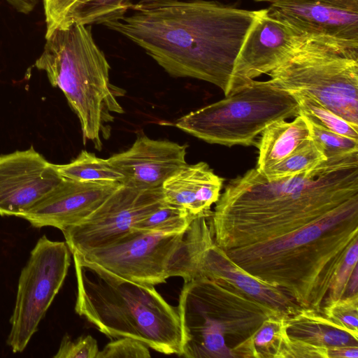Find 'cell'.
<instances>
[{
	"instance_id": "cell-1",
	"label": "cell",
	"mask_w": 358,
	"mask_h": 358,
	"mask_svg": "<svg viewBox=\"0 0 358 358\" xmlns=\"http://www.w3.org/2000/svg\"><path fill=\"white\" fill-rule=\"evenodd\" d=\"M210 225L237 266L300 306L318 307L358 248V152L273 181L250 169L226 185Z\"/></svg>"
},
{
	"instance_id": "cell-2",
	"label": "cell",
	"mask_w": 358,
	"mask_h": 358,
	"mask_svg": "<svg viewBox=\"0 0 358 358\" xmlns=\"http://www.w3.org/2000/svg\"><path fill=\"white\" fill-rule=\"evenodd\" d=\"M101 24L143 48L169 75L226 92L245 38L263 10L206 0H139Z\"/></svg>"
},
{
	"instance_id": "cell-3",
	"label": "cell",
	"mask_w": 358,
	"mask_h": 358,
	"mask_svg": "<svg viewBox=\"0 0 358 358\" xmlns=\"http://www.w3.org/2000/svg\"><path fill=\"white\" fill-rule=\"evenodd\" d=\"M77 281L75 310L111 338L129 337L165 355H181L177 310L154 285L119 277L73 257Z\"/></svg>"
},
{
	"instance_id": "cell-4",
	"label": "cell",
	"mask_w": 358,
	"mask_h": 358,
	"mask_svg": "<svg viewBox=\"0 0 358 358\" xmlns=\"http://www.w3.org/2000/svg\"><path fill=\"white\" fill-rule=\"evenodd\" d=\"M45 40L34 65L65 95L79 119L84 141H92L100 150L101 137L109 136L112 113H124L117 98L125 91L110 83V65L93 38L91 25L73 23Z\"/></svg>"
},
{
	"instance_id": "cell-5",
	"label": "cell",
	"mask_w": 358,
	"mask_h": 358,
	"mask_svg": "<svg viewBox=\"0 0 358 358\" xmlns=\"http://www.w3.org/2000/svg\"><path fill=\"white\" fill-rule=\"evenodd\" d=\"M299 115L294 96L269 80H253L224 99L179 118L175 126L208 143L257 145L271 123Z\"/></svg>"
},
{
	"instance_id": "cell-6",
	"label": "cell",
	"mask_w": 358,
	"mask_h": 358,
	"mask_svg": "<svg viewBox=\"0 0 358 358\" xmlns=\"http://www.w3.org/2000/svg\"><path fill=\"white\" fill-rule=\"evenodd\" d=\"M267 74L278 88L308 94L358 125V50L313 40Z\"/></svg>"
},
{
	"instance_id": "cell-7",
	"label": "cell",
	"mask_w": 358,
	"mask_h": 358,
	"mask_svg": "<svg viewBox=\"0 0 358 358\" xmlns=\"http://www.w3.org/2000/svg\"><path fill=\"white\" fill-rule=\"evenodd\" d=\"M168 273L182 278L185 282L208 279L227 283L287 317L302 308L280 289L258 280L230 259L215 243L210 216L196 217L184 231Z\"/></svg>"
},
{
	"instance_id": "cell-8",
	"label": "cell",
	"mask_w": 358,
	"mask_h": 358,
	"mask_svg": "<svg viewBox=\"0 0 358 358\" xmlns=\"http://www.w3.org/2000/svg\"><path fill=\"white\" fill-rule=\"evenodd\" d=\"M66 242L41 236L22 268L15 303L10 319L6 343L13 352H21L37 331L55 297L61 289L71 264Z\"/></svg>"
},
{
	"instance_id": "cell-9",
	"label": "cell",
	"mask_w": 358,
	"mask_h": 358,
	"mask_svg": "<svg viewBox=\"0 0 358 358\" xmlns=\"http://www.w3.org/2000/svg\"><path fill=\"white\" fill-rule=\"evenodd\" d=\"M161 187L139 189L121 184L93 213L62 231L71 253L112 244L134 231L141 220L164 203Z\"/></svg>"
},
{
	"instance_id": "cell-10",
	"label": "cell",
	"mask_w": 358,
	"mask_h": 358,
	"mask_svg": "<svg viewBox=\"0 0 358 358\" xmlns=\"http://www.w3.org/2000/svg\"><path fill=\"white\" fill-rule=\"evenodd\" d=\"M183 233L134 231L107 246L72 255L124 279L156 285L166 282L169 260Z\"/></svg>"
},
{
	"instance_id": "cell-11",
	"label": "cell",
	"mask_w": 358,
	"mask_h": 358,
	"mask_svg": "<svg viewBox=\"0 0 358 358\" xmlns=\"http://www.w3.org/2000/svg\"><path fill=\"white\" fill-rule=\"evenodd\" d=\"M266 10L312 39L358 50V0H278Z\"/></svg>"
},
{
	"instance_id": "cell-12",
	"label": "cell",
	"mask_w": 358,
	"mask_h": 358,
	"mask_svg": "<svg viewBox=\"0 0 358 358\" xmlns=\"http://www.w3.org/2000/svg\"><path fill=\"white\" fill-rule=\"evenodd\" d=\"M313 40L270 17L264 9L239 50L225 96L269 73Z\"/></svg>"
},
{
	"instance_id": "cell-13",
	"label": "cell",
	"mask_w": 358,
	"mask_h": 358,
	"mask_svg": "<svg viewBox=\"0 0 358 358\" xmlns=\"http://www.w3.org/2000/svg\"><path fill=\"white\" fill-rule=\"evenodd\" d=\"M63 178L33 146L0 155V215L19 217Z\"/></svg>"
},
{
	"instance_id": "cell-14",
	"label": "cell",
	"mask_w": 358,
	"mask_h": 358,
	"mask_svg": "<svg viewBox=\"0 0 358 358\" xmlns=\"http://www.w3.org/2000/svg\"><path fill=\"white\" fill-rule=\"evenodd\" d=\"M122 183L63 180L45 196L18 217L36 228L63 231L93 213Z\"/></svg>"
},
{
	"instance_id": "cell-15",
	"label": "cell",
	"mask_w": 358,
	"mask_h": 358,
	"mask_svg": "<svg viewBox=\"0 0 358 358\" xmlns=\"http://www.w3.org/2000/svg\"><path fill=\"white\" fill-rule=\"evenodd\" d=\"M186 148L141 136L128 150L108 159L122 174L123 185L139 189L157 188L187 164Z\"/></svg>"
},
{
	"instance_id": "cell-16",
	"label": "cell",
	"mask_w": 358,
	"mask_h": 358,
	"mask_svg": "<svg viewBox=\"0 0 358 358\" xmlns=\"http://www.w3.org/2000/svg\"><path fill=\"white\" fill-rule=\"evenodd\" d=\"M224 180L206 162L187 164L163 183L164 200L196 216L210 215V207L218 200Z\"/></svg>"
},
{
	"instance_id": "cell-17",
	"label": "cell",
	"mask_w": 358,
	"mask_h": 358,
	"mask_svg": "<svg viewBox=\"0 0 358 358\" xmlns=\"http://www.w3.org/2000/svg\"><path fill=\"white\" fill-rule=\"evenodd\" d=\"M311 137L307 119L298 115L291 122L279 120L269 124L257 143L256 169L262 171L287 157Z\"/></svg>"
},
{
	"instance_id": "cell-18",
	"label": "cell",
	"mask_w": 358,
	"mask_h": 358,
	"mask_svg": "<svg viewBox=\"0 0 358 358\" xmlns=\"http://www.w3.org/2000/svg\"><path fill=\"white\" fill-rule=\"evenodd\" d=\"M289 338L327 348L358 345V336L340 329L321 313L302 308L286 317Z\"/></svg>"
},
{
	"instance_id": "cell-19",
	"label": "cell",
	"mask_w": 358,
	"mask_h": 358,
	"mask_svg": "<svg viewBox=\"0 0 358 358\" xmlns=\"http://www.w3.org/2000/svg\"><path fill=\"white\" fill-rule=\"evenodd\" d=\"M286 317L279 315L266 319L250 337L231 349L233 357L278 358L289 338Z\"/></svg>"
},
{
	"instance_id": "cell-20",
	"label": "cell",
	"mask_w": 358,
	"mask_h": 358,
	"mask_svg": "<svg viewBox=\"0 0 358 358\" xmlns=\"http://www.w3.org/2000/svg\"><path fill=\"white\" fill-rule=\"evenodd\" d=\"M59 174L65 179L88 182L123 183L124 177L108 159L96 157L94 153L83 150L67 164H55Z\"/></svg>"
},
{
	"instance_id": "cell-21",
	"label": "cell",
	"mask_w": 358,
	"mask_h": 358,
	"mask_svg": "<svg viewBox=\"0 0 358 358\" xmlns=\"http://www.w3.org/2000/svg\"><path fill=\"white\" fill-rule=\"evenodd\" d=\"M327 159L322 147L310 137L282 160L262 171H258L270 181L277 180L308 171Z\"/></svg>"
},
{
	"instance_id": "cell-22",
	"label": "cell",
	"mask_w": 358,
	"mask_h": 358,
	"mask_svg": "<svg viewBox=\"0 0 358 358\" xmlns=\"http://www.w3.org/2000/svg\"><path fill=\"white\" fill-rule=\"evenodd\" d=\"M291 94L297 101L299 115L322 128L358 139V125L350 123L308 94L298 92Z\"/></svg>"
},
{
	"instance_id": "cell-23",
	"label": "cell",
	"mask_w": 358,
	"mask_h": 358,
	"mask_svg": "<svg viewBox=\"0 0 358 358\" xmlns=\"http://www.w3.org/2000/svg\"><path fill=\"white\" fill-rule=\"evenodd\" d=\"M196 217L183 208L164 202L138 221L134 230L145 233L180 234L188 228Z\"/></svg>"
},
{
	"instance_id": "cell-24",
	"label": "cell",
	"mask_w": 358,
	"mask_h": 358,
	"mask_svg": "<svg viewBox=\"0 0 358 358\" xmlns=\"http://www.w3.org/2000/svg\"><path fill=\"white\" fill-rule=\"evenodd\" d=\"M131 4L129 0H89L76 10L67 27L73 23L83 25L102 24L127 13Z\"/></svg>"
},
{
	"instance_id": "cell-25",
	"label": "cell",
	"mask_w": 358,
	"mask_h": 358,
	"mask_svg": "<svg viewBox=\"0 0 358 358\" xmlns=\"http://www.w3.org/2000/svg\"><path fill=\"white\" fill-rule=\"evenodd\" d=\"M321 313L340 329L358 336V294L327 303Z\"/></svg>"
},
{
	"instance_id": "cell-26",
	"label": "cell",
	"mask_w": 358,
	"mask_h": 358,
	"mask_svg": "<svg viewBox=\"0 0 358 358\" xmlns=\"http://www.w3.org/2000/svg\"><path fill=\"white\" fill-rule=\"evenodd\" d=\"M308 122L311 137L320 144L327 158L358 152V139L340 135Z\"/></svg>"
},
{
	"instance_id": "cell-27",
	"label": "cell",
	"mask_w": 358,
	"mask_h": 358,
	"mask_svg": "<svg viewBox=\"0 0 358 358\" xmlns=\"http://www.w3.org/2000/svg\"><path fill=\"white\" fill-rule=\"evenodd\" d=\"M89 0H42L45 16V38L55 30L67 27L76 10Z\"/></svg>"
},
{
	"instance_id": "cell-28",
	"label": "cell",
	"mask_w": 358,
	"mask_h": 358,
	"mask_svg": "<svg viewBox=\"0 0 358 358\" xmlns=\"http://www.w3.org/2000/svg\"><path fill=\"white\" fill-rule=\"evenodd\" d=\"M149 348L141 341L129 337H120L108 343L99 350L96 358H148Z\"/></svg>"
},
{
	"instance_id": "cell-29",
	"label": "cell",
	"mask_w": 358,
	"mask_h": 358,
	"mask_svg": "<svg viewBox=\"0 0 358 358\" xmlns=\"http://www.w3.org/2000/svg\"><path fill=\"white\" fill-rule=\"evenodd\" d=\"M99 352L97 341L90 335L71 340L65 335L55 358H96Z\"/></svg>"
},
{
	"instance_id": "cell-30",
	"label": "cell",
	"mask_w": 358,
	"mask_h": 358,
	"mask_svg": "<svg viewBox=\"0 0 358 358\" xmlns=\"http://www.w3.org/2000/svg\"><path fill=\"white\" fill-rule=\"evenodd\" d=\"M328 358L327 348L288 338L284 343L278 358Z\"/></svg>"
},
{
	"instance_id": "cell-31",
	"label": "cell",
	"mask_w": 358,
	"mask_h": 358,
	"mask_svg": "<svg viewBox=\"0 0 358 358\" xmlns=\"http://www.w3.org/2000/svg\"><path fill=\"white\" fill-rule=\"evenodd\" d=\"M328 358H357L358 345L327 348Z\"/></svg>"
},
{
	"instance_id": "cell-32",
	"label": "cell",
	"mask_w": 358,
	"mask_h": 358,
	"mask_svg": "<svg viewBox=\"0 0 358 358\" xmlns=\"http://www.w3.org/2000/svg\"><path fill=\"white\" fill-rule=\"evenodd\" d=\"M17 12L24 14L31 13L35 8L37 0H6Z\"/></svg>"
},
{
	"instance_id": "cell-33",
	"label": "cell",
	"mask_w": 358,
	"mask_h": 358,
	"mask_svg": "<svg viewBox=\"0 0 358 358\" xmlns=\"http://www.w3.org/2000/svg\"><path fill=\"white\" fill-rule=\"evenodd\" d=\"M255 1H258V2H259V1H268V2H271V3H272V2L276 1H278V0H255Z\"/></svg>"
}]
</instances>
